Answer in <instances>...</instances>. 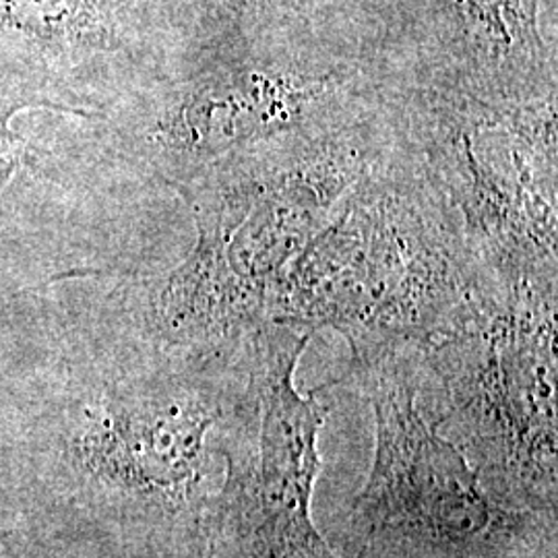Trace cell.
Masks as SVG:
<instances>
[{"label":"cell","instance_id":"cell-8","mask_svg":"<svg viewBox=\"0 0 558 558\" xmlns=\"http://www.w3.org/2000/svg\"><path fill=\"white\" fill-rule=\"evenodd\" d=\"M313 336L269 323L253 339L255 447L230 474L207 558H339L313 521L329 405L320 387L302 396L294 383Z\"/></svg>","mask_w":558,"mask_h":558},{"label":"cell","instance_id":"cell-2","mask_svg":"<svg viewBox=\"0 0 558 558\" xmlns=\"http://www.w3.org/2000/svg\"><path fill=\"white\" fill-rule=\"evenodd\" d=\"M391 140L385 108L320 133L265 141L174 193L197 239L174 269L129 296L133 338L174 354L240 359L271 323V294L343 193Z\"/></svg>","mask_w":558,"mask_h":558},{"label":"cell","instance_id":"cell-1","mask_svg":"<svg viewBox=\"0 0 558 558\" xmlns=\"http://www.w3.org/2000/svg\"><path fill=\"white\" fill-rule=\"evenodd\" d=\"M48 426L34 442L75 536L119 557L203 558L255 447L251 352L197 359L126 336Z\"/></svg>","mask_w":558,"mask_h":558},{"label":"cell","instance_id":"cell-14","mask_svg":"<svg viewBox=\"0 0 558 558\" xmlns=\"http://www.w3.org/2000/svg\"><path fill=\"white\" fill-rule=\"evenodd\" d=\"M15 558H83L77 557V555H71V553H60V550H54V548H46V546H41V544H32V542H27L25 546H23V550H21L20 555ZM207 558V557H203Z\"/></svg>","mask_w":558,"mask_h":558},{"label":"cell","instance_id":"cell-11","mask_svg":"<svg viewBox=\"0 0 558 558\" xmlns=\"http://www.w3.org/2000/svg\"><path fill=\"white\" fill-rule=\"evenodd\" d=\"M325 0H180L182 44L216 46H320L306 29ZM327 48V44L323 46Z\"/></svg>","mask_w":558,"mask_h":558},{"label":"cell","instance_id":"cell-6","mask_svg":"<svg viewBox=\"0 0 558 558\" xmlns=\"http://www.w3.org/2000/svg\"><path fill=\"white\" fill-rule=\"evenodd\" d=\"M383 98L393 140L451 203L486 274L558 286V92L511 101L387 85Z\"/></svg>","mask_w":558,"mask_h":558},{"label":"cell","instance_id":"cell-3","mask_svg":"<svg viewBox=\"0 0 558 558\" xmlns=\"http://www.w3.org/2000/svg\"><path fill=\"white\" fill-rule=\"evenodd\" d=\"M497 288L451 203L391 135L281 274L271 323L333 329L360 364L426 350Z\"/></svg>","mask_w":558,"mask_h":558},{"label":"cell","instance_id":"cell-13","mask_svg":"<svg viewBox=\"0 0 558 558\" xmlns=\"http://www.w3.org/2000/svg\"><path fill=\"white\" fill-rule=\"evenodd\" d=\"M20 523L17 505L13 502L7 488L0 484V544L13 557H17L21 548L27 544V539L21 534Z\"/></svg>","mask_w":558,"mask_h":558},{"label":"cell","instance_id":"cell-10","mask_svg":"<svg viewBox=\"0 0 558 558\" xmlns=\"http://www.w3.org/2000/svg\"><path fill=\"white\" fill-rule=\"evenodd\" d=\"M385 21L375 62L387 85L527 101L557 94L542 0H373Z\"/></svg>","mask_w":558,"mask_h":558},{"label":"cell","instance_id":"cell-5","mask_svg":"<svg viewBox=\"0 0 558 558\" xmlns=\"http://www.w3.org/2000/svg\"><path fill=\"white\" fill-rule=\"evenodd\" d=\"M375 414V459L345 523L350 558H557V515L495 499L422 403L420 352L350 364Z\"/></svg>","mask_w":558,"mask_h":558},{"label":"cell","instance_id":"cell-12","mask_svg":"<svg viewBox=\"0 0 558 558\" xmlns=\"http://www.w3.org/2000/svg\"><path fill=\"white\" fill-rule=\"evenodd\" d=\"M23 110H32V108L17 96L0 89V195L9 184V180L13 179L15 172L20 170L21 161L25 156V141L21 140L17 131L13 129V120Z\"/></svg>","mask_w":558,"mask_h":558},{"label":"cell","instance_id":"cell-9","mask_svg":"<svg viewBox=\"0 0 558 558\" xmlns=\"http://www.w3.org/2000/svg\"><path fill=\"white\" fill-rule=\"evenodd\" d=\"M170 23V0H0V89L101 119L160 73Z\"/></svg>","mask_w":558,"mask_h":558},{"label":"cell","instance_id":"cell-4","mask_svg":"<svg viewBox=\"0 0 558 558\" xmlns=\"http://www.w3.org/2000/svg\"><path fill=\"white\" fill-rule=\"evenodd\" d=\"M383 80L368 60L313 46H180L112 106L120 154L177 191L232 154L373 117Z\"/></svg>","mask_w":558,"mask_h":558},{"label":"cell","instance_id":"cell-7","mask_svg":"<svg viewBox=\"0 0 558 558\" xmlns=\"http://www.w3.org/2000/svg\"><path fill=\"white\" fill-rule=\"evenodd\" d=\"M555 286L497 288L456 331L422 350L440 430L500 502L558 511Z\"/></svg>","mask_w":558,"mask_h":558}]
</instances>
